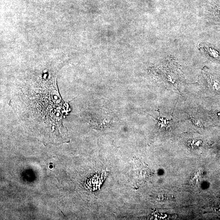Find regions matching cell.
Listing matches in <instances>:
<instances>
[{"label":"cell","mask_w":220,"mask_h":220,"mask_svg":"<svg viewBox=\"0 0 220 220\" xmlns=\"http://www.w3.org/2000/svg\"><path fill=\"white\" fill-rule=\"evenodd\" d=\"M191 119L195 125L199 127H202V124L201 123L200 120L198 118H196V117H194V116L192 115L191 116Z\"/></svg>","instance_id":"1"},{"label":"cell","mask_w":220,"mask_h":220,"mask_svg":"<svg viewBox=\"0 0 220 220\" xmlns=\"http://www.w3.org/2000/svg\"><path fill=\"white\" fill-rule=\"evenodd\" d=\"M218 115H219V116H220V113H218Z\"/></svg>","instance_id":"2"}]
</instances>
